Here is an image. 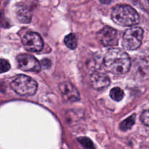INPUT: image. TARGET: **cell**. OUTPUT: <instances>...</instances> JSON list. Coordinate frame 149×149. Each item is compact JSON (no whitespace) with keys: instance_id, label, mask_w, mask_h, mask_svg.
Wrapping results in <instances>:
<instances>
[{"instance_id":"obj_18","label":"cell","mask_w":149,"mask_h":149,"mask_svg":"<svg viewBox=\"0 0 149 149\" xmlns=\"http://www.w3.org/2000/svg\"><path fill=\"white\" fill-rule=\"evenodd\" d=\"M41 63H42V65H43L45 68H49L51 65V62L49 61V60L47 59H44L42 60V62H41Z\"/></svg>"},{"instance_id":"obj_9","label":"cell","mask_w":149,"mask_h":149,"mask_svg":"<svg viewBox=\"0 0 149 149\" xmlns=\"http://www.w3.org/2000/svg\"><path fill=\"white\" fill-rule=\"evenodd\" d=\"M90 82L93 89L102 90L109 87L110 84V79L104 73L95 71L90 76Z\"/></svg>"},{"instance_id":"obj_5","label":"cell","mask_w":149,"mask_h":149,"mask_svg":"<svg viewBox=\"0 0 149 149\" xmlns=\"http://www.w3.org/2000/svg\"><path fill=\"white\" fill-rule=\"evenodd\" d=\"M22 43L26 50L32 52H40L44 47V42L40 35L33 31H29L23 35Z\"/></svg>"},{"instance_id":"obj_17","label":"cell","mask_w":149,"mask_h":149,"mask_svg":"<svg viewBox=\"0 0 149 149\" xmlns=\"http://www.w3.org/2000/svg\"><path fill=\"white\" fill-rule=\"evenodd\" d=\"M141 122L146 126L149 127V109L144 111L141 116Z\"/></svg>"},{"instance_id":"obj_3","label":"cell","mask_w":149,"mask_h":149,"mask_svg":"<svg viewBox=\"0 0 149 149\" xmlns=\"http://www.w3.org/2000/svg\"><path fill=\"white\" fill-rule=\"evenodd\" d=\"M13 91L21 96H31L37 91V82L31 77L26 75H18L11 82Z\"/></svg>"},{"instance_id":"obj_13","label":"cell","mask_w":149,"mask_h":149,"mask_svg":"<svg viewBox=\"0 0 149 149\" xmlns=\"http://www.w3.org/2000/svg\"><path fill=\"white\" fill-rule=\"evenodd\" d=\"M124 91L120 87H114L110 92V96L115 101H121L123 99Z\"/></svg>"},{"instance_id":"obj_10","label":"cell","mask_w":149,"mask_h":149,"mask_svg":"<svg viewBox=\"0 0 149 149\" xmlns=\"http://www.w3.org/2000/svg\"><path fill=\"white\" fill-rule=\"evenodd\" d=\"M16 16L20 23H29L31 20V13L26 6H20L16 10Z\"/></svg>"},{"instance_id":"obj_8","label":"cell","mask_w":149,"mask_h":149,"mask_svg":"<svg viewBox=\"0 0 149 149\" xmlns=\"http://www.w3.org/2000/svg\"><path fill=\"white\" fill-rule=\"evenodd\" d=\"M63 99L66 103H74L80 100V95L78 90L70 82H63L59 85Z\"/></svg>"},{"instance_id":"obj_2","label":"cell","mask_w":149,"mask_h":149,"mask_svg":"<svg viewBox=\"0 0 149 149\" xmlns=\"http://www.w3.org/2000/svg\"><path fill=\"white\" fill-rule=\"evenodd\" d=\"M111 15L115 23L122 26H134L140 22V16L138 12L127 4L114 6Z\"/></svg>"},{"instance_id":"obj_11","label":"cell","mask_w":149,"mask_h":149,"mask_svg":"<svg viewBox=\"0 0 149 149\" xmlns=\"http://www.w3.org/2000/svg\"><path fill=\"white\" fill-rule=\"evenodd\" d=\"M64 43L65 46L71 49H74L77 48L78 41L77 37L74 33H69L64 38Z\"/></svg>"},{"instance_id":"obj_4","label":"cell","mask_w":149,"mask_h":149,"mask_svg":"<svg viewBox=\"0 0 149 149\" xmlns=\"http://www.w3.org/2000/svg\"><path fill=\"white\" fill-rule=\"evenodd\" d=\"M143 38V29L138 26H133L127 29L122 37V45L127 50H135L142 44Z\"/></svg>"},{"instance_id":"obj_12","label":"cell","mask_w":149,"mask_h":149,"mask_svg":"<svg viewBox=\"0 0 149 149\" xmlns=\"http://www.w3.org/2000/svg\"><path fill=\"white\" fill-rule=\"evenodd\" d=\"M135 118H136V115L132 114L130 117L127 118L124 121H122L119 125V127L122 131H127L128 130H130L132 127L135 122Z\"/></svg>"},{"instance_id":"obj_19","label":"cell","mask_w":149,"mask_h":149,"mask_svg":"<svg viewBox=\"0 0 149 149\" xmlns=\"http://www.w3.org/2000/svg\"><path fill=\"white\" fill-rule=\"evenodd\" d=\"M100 1L103 4H109L111 1V0H100Z\"/></svg>"},{"instance_id":"obj_7","label":"cell","mask_w":149,"mask_h":149,"mask_svg":"<svg viewBox=\"0 0 149 149\" xmlns=\"http://www.w3.org/2000/svg\"><path fill=\"white\" fill-rule=\"evenodd\" d=\"M97 39L104 47L116 46L118 45L117 31L109 26L104 27L97 32Z\"/></svg>"},{"instance_id":"obj_15","label":"cell","mask_w":149,"mask_h":149,"mask_svg":"<svg viewBox=\"0 0 149 149\" xmlns=\"http://www.w3.org/2000/svg\"><path fill=\"white\" fill-rule=\"evenodd\" d=\"M78 141L85 149H94L93 142L88 138H85V137L79 138H78Z\"/></svg>"},{"instance_id":"obj_14","label":"cell","mask_w":149,"mask_h":149,"mask_svg":"<svg viewBox=\"0 0 149 149\" xmlns=\"http://www.w3.org/2000/svg\"><path fill=\"white\" fill-rule=\"evenodd\" d=\"M132 2L143 11L149 13V0H132Z\"/></svg>"},{"instance_id":"obj_16","label":"cell","mask_w":149,"mask_h":149,"mask_svg":"<svg viewBox=\"0 0 149 149\" xmlns=\"http://www.w3.org/2000/svg\"><path fill=\"white\" fill-rule=\"evenodd\" d=\"M0 67H1V72L4 73L10 69V64L7 60L1 58V61H0Z\"/></svg>"},{"instance_id":"obj_1","label":"cell","mask_w":149,"mask_h":149,"mask_svg":"<svg viewBox=\"0 0 149 149\" xmlns=\"http://www.w3.org/2000/svg\"><path fill=\"white\" fill-rule=\"evenodd\" d=\"M104 65L109 72L115 75H123L130 69L131 60L128 54L123 49L113 47L106 52Z\"/></svg>"},{"instance_id":"obj_6","label":"cell","mask_w":149,"mask_h":149,"mask_svg":"<svg viewBox=\"0 0 149 149\" xmlns=\"http://www.w3.org/2000/svg\"><path fill=\"white\" fill-rule=\"evenodd\" d=\"M19 68L25 71L39 72L41 71L40 63L36 58L29 54H20L17 56Z\"/></svg>"}]
</instances>
